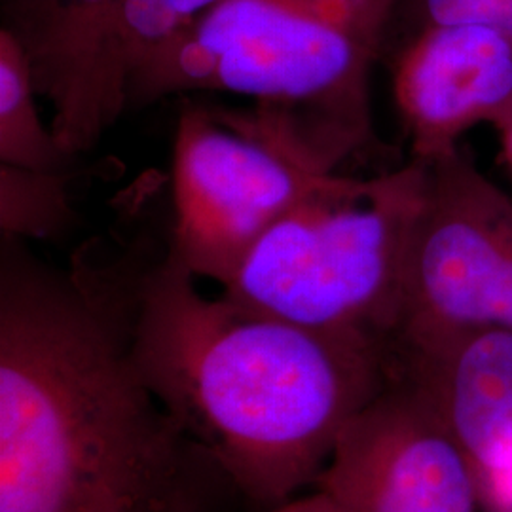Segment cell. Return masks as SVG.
I'll list each match as a JSON object with an SVG mask.
<instances>
[{
    "label": "cell",
    "instance_id": "obj_14",
    "mask_svg": "<svg viewBox=\"0 0 512 512\" xmlns=\"http://www.w3.org/2000/svg\"><path fill=\"white\" fill-rule=\"evenodd\" d=\"M480 512H512V459L490 471L478 473Z\"/></svg>",
    "mask_w": 512,
    "mask_h": 512
},
{
    "label": "cell",
    "instance_id": "obj_1",
    "mask_svg": "<svg viewBox=\"0 0 512 512\" xmlns=\"http://www.w3.org/2000/svg\"><path fill=\"white\" fill-rule=\"evenodd\" d=\"M71 270L139 378L255 512L313 488L349 420L387 382L389 342L207 298L167 234L90 239Z\"/></svg>",
    "mask_w": 512,
    "mask_h": 512
},
{
    "label": "cell",
    "instance_id": "obj_8",
    "mask_svg": "<svg viewBox=\"0 0 512 512\" xmlns=\"http://www.w3.org/2000/svg\"><path fill=\"white\" fill-rule=\"evenodd\" d=\"M391 90L412 160L433 164L512 105V38L471 23L410 29L391 59Z\"/></svg>",
    "mask_w": 512,
    "mask_h": 512
},
{
    "label": "cell",
    "instance_id": "obj_12",
    "mask_svg": "<svg viewBox=\"0 0 512 512\" xmlns=\"http://www.w3.org/2000/svg\"><path fill=\"white\" fill-rule=\"evenodd\" d=\"M73 169L35 171L0 164V236L55 241L80 222L71 200Z\"/></svg>",
    "mask_w": 512,
    "mask_h": 512
},
{
    "label": "cell",
    "instance_id": "obj_3",
    "mask_svg": "<svg viewBox=\"0 0 512 512\" xmlns=\"http://www.w3.org/2000/svg\"><path fill=\"white\" fill-rule=\"evenodd\" d=\"M403 0H219L129 78L126 112L232 93L291 118L342 165L376 147L370 78Z\"/></svg>",
    "mask_w": 512,
    "mask_h": 512
},
{
    "label": "cell",
    "instance_id": "obj_9",
    "mask_svg": "<svg viewBox=\"0 0 512 512\" xmlns=\"http://www.w3.org/2000/svg\"><path fill=\"white\" fill-rule=\"evenodd\" d=\"M120 0H0L2 25L29 59L52 129L73 156L92 150L126 114V74L114 38Z\"/></svg>",
    "mask_w": 512,
    "mask_h": 512
},
{
    "label": "cell",
    "instance_id": "obj_15",
    "mask_svg": "<svg viewBox=\"0 0 512 512\" xmlns=\"http://www.w3.org/2000/svg\"><path fill=\"white\" fill-rule=\"evenodd\" d=\"M154 10H158L171 25L179 31H188L196 19L213 8L219 0H145Z\"/></svg>",
    "mask_w": 512,
    "mask_h": 512
},
{
    "label": "cell",
    "instance_id": "obj_17",
    "mask_svg": "<svg viewBox=\"0 0 512 512\" xmlns=\"http://www.w3.org/2000/svg\"><path fill=\"white\" fill-rule=\"evenodd\" d=\"M499 137V162L512 183V105L494 126Z\"/></svg>",
    "mask_w": 512,
    "mask_h": 512
},
{
    "label": "cell",
    "instance_id": "obj_16",
    "mask_svg": "<svg viewBox=\"0 0 512 512\" xmlns=\"http://www.w3.org/2000/svg\"><path fill=\"white\" fill-rule=\"evenodd\" d=\"M256 512H349L340 505V503H336L334 499H330L329 495L323 494V492H317V490H313L311 494L304 495V497H300V495H296L293 499H289V501H285V503H281V505H277V507H272V509H266V511H256Z\"/></svg>",
    "mask_w": 512,
    "mask_h": 512
},
{
    "label": "cell",
    "instance_id": "obj_6",
    "mask_svg": "<svg viewBox=\"0 0 512 512\" xmlns=\"http://www.w3.org/2000/svg\"><path fill=\"white\" fill-rule=\"evenodd\" d=\"M512 330V196L461 152L425 164L397 338Z\"/></svg>",
    "mask_w": 512,
    "mask_h": 512
},
{
    "label": "cell",
    "instance_id": "obj_11",
    "mask_svg": "<svg viewBox=\"0 0 512 512\" xmlns=\"http://www.w3.org/2000/svg\"><path fill=\"white\" fill-rule=\"evenodd\" d=\"M29 59L16 37L0 27V164L35 171H67L78 160L61 147L37 107Z\"/></svg>",
    "mask_w": 512,
    "mask_h": 512
},
{
    "label": "cell",
    "instance_id": "obj_5",
    "mask_svg": "<svg viewBox=\"0 0 512 512\" xmlns=\"http://www.w3.org/2000/svg\"><path fill=\"white\" fill-rule=\"evenodd\" d=\"M338 169L285 114L184 101L173 133L169 247L200 279L226 287L256 241Z\"/></svg>",
    "mask_w": 512,
    "mask_h": 512
},
{
    "label": "cell",
    "instance_id": "obj_10",
    "mask_svg": "<svg viewBox=\"0 0 512 512\" xmlns=\"http://www.w3.org/2000/svg\"><path fill=\"white\" fill-rule=\"evenodd\" d=\"M389 366L437 408L476 475L512 459V330L397 338Z\"/></svg>",
    "mask_w": 512,
    "mask_h": 512
},
{
    "label": "cell",
    "instance_id": "obj_4",
    "mask_svg": "<svg viewBox=\"0 0 512 512\" xmlns=\"http://www.w3.org/2000/svg\"><path fill=\"white\" fill-rule=\"evenodd\" d=\"M425 164L361 179L338 173L258 239L222 294L323 332L393 344Z\"/></svg>",
    "mask_w": 512,
    "mask_h": 512
},
{
    "label": "cell",
    "instance_id": "obj_13",
    "mask_svg": "<svg viewBox=\"0 0 512 512\" xmlns=\"http://www.w3.org/2000/svg\"><path fill=\"white\" fill-rule=\"evenodd\" d=\"M412 29L435 23H471L512 38V0H403Z\"/></svg>",
    "mask_w": 512,
    "mask_h": 512
},
{
    "label": "cell",
    "instance_id": "obj_7",
    "mask_svg": "<svg viewBox=\"0 0 512 512\" xmlns=\"http://www.w3.org/2000/svg\"><path fill=\"white\" fill-rule=\"evenodd\" d=\"M313 490L349 512H480L473 461L431 401L391 366Z\"/></svg>",
    "mask_w": 512,
    "mask_h": 512
},
{
    "label": "cell",
    "instance_id": "obj_2",
    "mask_svg": "<svg viewBox=\"0 0 512 512\" xmlns=\"http://www.w3.org/2000/svg\"><path fill=\"white\" fill-rule=\"evenodd\" d=\"M243 509L73 270L0 236V512Z\"/></svg>",
    "mask_w": 512,
    "mask_h": 512
}]
</instances>
